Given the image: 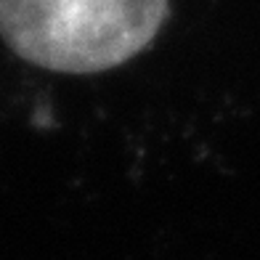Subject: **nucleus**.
<instances>
[{"label":"nucleus","mask_w":260,"mask_h":260,"mask_svg":"<svg viewBox=\"0 0 260 260\" xmlns=\"http://www.w3.org/2000/svg\"><path fill=\"white\" fill-rule=\"evenodd\" d=\"M168 0H0V38L27 64L96 75L146 51Z\"/></svg>","instance_id":"1"}]
</instances>
